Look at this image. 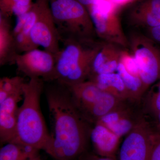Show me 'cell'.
<instances>
[{
    "mask_svg": "<svg viewBox=\"0 0 160 160\" xmlns=\"http://www.w3.org/2000/svg\"><path fill=\"white\" fill-rule=\"evenodd\" d=\"M88 8L98 37L119 47H129V38L124 33L120 20V9L110 0H103Z\"/></svg>",
    "mask_w": 160,
    "mask_h": 160,
    "instance_id": "5b68a950",
    "label": "cell"
},
{
    "mask_svg": "<svg viewBox=\"0 0 160 160\" xmlns=\"http://www.w3.org/2000/svg\"><path fill=\"white\" fill-rule=\"evenodd\" d=\"M155 132L144 119L126 136L119 150V160H149Z\"/></svg>",
    "mask_w": 160,
    "mask_h": 160,
    "instance_id": "ba28073f",
    "label": "cell"
},
{
    "mask_svg": "<svg viewBox=\"0 0 160 160\" xmlns=\"http://www.w3.org/2000/svg\"><path fill=\"white\" fill-rule=\"evenodd\" d=\"M122 50L119 46L103 42L93 60L89 78L97 75L117 72L120 62Z\"/></svg>",
    "mask_w": 160,
    "mask_h": 160,
    "instance_id": "4fadbf2b",
    "label": "cell"
},
{
    "mask_svg": "<svg viewBox=\"0 0 160 160\" xmlns=\"http://www.w3.org/2000/svg\"><path fill=\"white\" fill-rule=\"evenodd\" d=\"M45 82L30 78L23 87L22 104L19 107L16 136L11 142L21 143L46 152L51 142L41 106Z\"/></svg>",
    "mask_w": 160,
    "mask_h": 160,
    "instance_id": "7a4b0ae2",
    "label": "cell"
},
{
    "mask_svg": "<svg viewBox=\"0 0 160 160\" xmlns=\"http://www.w3.org/2000/svg\"><path fill=\"white\" fill-rule=\"evenodd\" d=\"M148 37L160 46V26L148 29Z\"/></svg>",
    "mask_w": 160,
    "mask_h": 160,
    "instance_id": "d4e9b609",
    "label": "cell"
},
{
    "mask_svg": "<svg viewBox=\"0 0 160 160\" xmlns=\"http://www.w3.org/2000/svg\"><path fill=\"white\" fill-rule=\"evenodd\" d=\"M129 46L140 68V77L146 91L160 79V46L147 36L133 33Z\"/></svg>",
    "mask_w": 160,
    "mask_h": 160,
    "instance_id": "8992f818",
    "label": "cell"
},
{
    "mask_svg": "<svg viewBox=\"0 0 160 160\" xmlns=\"http://www.w3.org/2000/svg\"><path fill=\"white\" fill-rule=\"evenodd\" d=\"M94 125L90 131L89 139L94 153L115 159L121 138L101 124L97 123Z\"/></svg>",
    "mask_w": 160,
    "mask_h": 160,
    "instance_id": "30bf717a",
    "label": "cell"
},
{
    "mask_svg": "<svg viewBox=\"0 0 160 160\" xmlns=\"http://www.w3.org/2000/svg\"><path fill=\"white\" fill-rule=\"evenodd\" d=\"M56 62L55 54L38 49L17 53L14 60V64L22 74L47 83L55 81Z\"/></svg>",
    "mask_w": 160,
    "mask_h": 160,
    "instance_id": "52a82bcc",
    "label": "cell"
},
{
    "mask_svg": "<svg viewBox=\"0 0 160 160\" xmlns=\"http://www.w3.org/2000/svg\"><path fill=\"white\" fill-rule=\"evenodd\" d=\"M12 29L9 21L1 14L0 17V66L14 64L17 54Z\"/></svg>",
    "mask_w": 160,
    "mask_h": 160,
    "instance_id": "2e32d148",
    "label": "cell"
},
{
    "mask_svg": "<svg viewBox=\"0 0 160 160\" xmlns=\"http://www.w3.org/2000/svg\"><path fill=\"white\" fill-rule=\"evenodd\" d=\"M45 87L51 131L46 153L56 160H78L87 152L91 128L67 86L51 82Z\"/></svg>",
    "mask_w": 160,
    "mask_h": 160,
    "instance_id": "6da1fadb",
    "label": "cell"
},
{
    "mask_svg": "<svg viewBox=\"0 0 160 160\" xmlns=\"http://www.w3.org/2000/svg\"><path fill=\"white\" fill-rule=\"evenodd\" d=\"M83 6H87V7L89 6L97 4L103 0H78Z\"/></svg>",
    "mask_w": 160,
    "mask_h": 160,
    "instance_id": "83f0119b",
    "label": "cell"
},
{
    "mask_svg": "<svg viewBox=\"0 0 160 160\" xmlns=\"http://www.w3.org/2000/svg\"><path fill=\"white\" fill-rule=\"evenodd\" d=\"M56 55L55 81L67 86L89 79L92 62L103 42L68 38Z\"/></svg>",
    "mask_w": 160,
    "mask_h": 160,
    "instance_id": "3957f363",
    "label": "cell"
},
{
    "mask_svg": "<svg viewBox=\"0 0 160 160\" xmlns=\"http://www.w3.org/2000/svg\"><path fill=\"white\" fill-rule=\"evenodd\" d=\"M78 160H116L112 158L104 157L95 153H89L86 152L79 158Z\"/></svg>",
    "mask_w": 160,
    "mask_h": 160,
    "instance_id": "484cf974",
    "label": "cell"
},
{
    "mask_svg": "<svg viewBox=\"0 0 160 160\" xmlns=\"http://www.w3.org/2000/svg\"><path fill=\"white\" fill-rule=\"evenodd\" d=\"M125 101L103 91L101 97L93 106L83 113L90 124H95L100 119L125 105Z\"/></svg>",
    "mask_w": 160,
    "mask_h": 160,
    "instance_id": "9a60e30c",
    "label": "cell"
},
{
    "mask_svg": "<svg viewBox=\"0 0 160 160\" xmlns=\"http://www.w3.org/2000/svg\"><path fill=\"white\" fill-rule=\"evenodd\" d=\"M50 9L61 41L94 39L97 35L89 12L78 0H53Z\"/></svg>",
    "mask_w": 160,
    "mask_h": 160,
    "instance_id": "277c9868",
    "label": "cell"
},
{
    "mask_svg": "<svg viewBox=\"0 0 160 160\" xmlns=\"http://www.w3.org/2000/svg\"><path fill=\"white\" fill-rule=\"evenodd\" d=\"M146 107L149 112L156 118L160 112V79L150 90Z\"/></svg>",
    "mask_w": 160,
    "mask_h": 160,
    "instance_id": "44dd1931",
    "label": "cell"
},
{
    "mask_svg": "<svg viewBox=\"0 0 160 160\" xmlns=\"http://www.w3.org/2000/svg\"><path fill=\"white\" fill-rule=\"evenodd\" d=\"M141 118H137L131 109L124 105L104 116L96 123L105 126L122 138L133 129Z\"/></svg>",
    "mask_w": 160,
    "mask_h": 160,
    "instance_id": "7c38bea8",
    "label": "cell"
},
{
    "mask_svg": "<svg viewBox=\"0 0 160 160\" xmlns=\"http://www.w3.org/2000/svg\"><path fill=\"white\" fill-rule=\"evenodd\" d=\"M156 118L157 119V126L158 130L157 132L160 133V112Z\"/></svg>",
    "mask_w": 160,
    "mask_h": 160,
    "instance_id": "f1b7e54d",
    "label": "cell"
},
{
    "mask_svg": "<svg viewBox=\"0 0 160 160\" xmlns=\"http://www.w3.org/2000/svg\"><path fill=\"white\" fill-rule=\"evenodd\" d=\"M67 87L82 114L96 102L103 92L95 83L90 80Z\"/></svg>",
    "mask_w": 160,
    "mask_h": 160,
    "instance_id": "5bb4252c",
    "label": "cell"
},
{
    "mask_svg": "<svg viewBox=\"0 0 160 160\" xmlns=\"http://www.w3.org/2000/svg\"><path fill=\"white\" fill-rule=\"evenodd\" d=\"M26 83L23 78L15 76L4 77L0 79V103L12 95L23 89Z\"/></svg>",
    "mask_w": 160,
    "mask_h": 160,
    "instance_id": "ffe728a7",
    "label": "cell"
},
{
    "mask_svg": "<svg viewBox=\"0 0 160 160\" xmlns=\"http://www.w3.org/2000/svg\"><path fill=\"white\" fill-rule=\"evenodd\" d=\"M110 1L119 9H121L122 7L132 4L135 2H138V1H139V0H110Z\"/></svg>",
    "mask_w": 160,
    "mask_h": 160,
    "instance_id": "4316f807",
    "label": "cell"
},
{
    "mask_svg": "<svg viewBox=\"0 0 160 160\" xmlns=\"http://www.w3.org/2000/svg\"><path fill=\"white\" fill-rule=\"evenodd\" d=\"M117 72L119 74L124 82L129 94V100L138 101L141 99L146 92L141 78L128 72L120 62Z\"/></svg>",
    "mask_w": 160,
    "mask_h": 160,
    "instance_id": "d6986e66",
    "label": "cell"
},
{
    "mask_svg": "<svg viewBox=\"0 0 160 160\" xmlns=\"http://www.w3.org/2000/svg\"><path fill=\"white\" fill-rule=\"evenodd\" d=\"M31 0H2V8L5 12L9 7L14 4H19L23 6L31 5Z\"/></svg>",
    "mask_w": 160,
    "mask_h": 160,
    "instance_id": "cb8c5ba5",
    "label": "cell"
},
{
    "mask_svg": "<svg viewBox=\"0 0 160 160\" xmlns=\"http://www.w3.org/2000/svg\"><path fill=\"white\" fill-rule=\"evenodd\" d=\"M23 89L0 103V142L1 144L11 142L16 136L19 107L23 100Z\"/></svg>",
    "mask_w": 160,
    "mask_h": 160,
    "instance_id": "9c48e42d",
    "label": "cell"
},
{
    "mask_svg": "<svg viewBox=\"0 0 160 160\" xmlns=\"http://www.w3.org/2000/svg\"><path fill=\"white\" fill-rule=\"evenodd\" d=\"M149 160H160V133H155Z\"/></svg>",
    "mask_w": 160,
    "mask_h": 160,
    "instance_id": "603a6c76",
    "label": "cell"
},
{
    "mask_svg": "<svg viewBox=\"0 0 160 160\" xmlns=\"http://www.w3.org/2000/svg\"><path fill=\"white\" fill-rule=\"evenodd\" d=\"M122 63L128 72L140 77V68L136 58L132 52L126 50H122L120 57Z\"/></svg>",
    "mask_w": 160,
    "mask_h": 160,
    "instance_id": "7402d4cb",
    "label": "cell"
},
{
    "mask_svg": "<svg viewBox=\"0 0 160 160\" xmlns=\"http://www.w3.org/2000/svg\"><path fill=\"white\" fill-rule=\"evenodd\" d=\"M133 26L151 29L160 26V0H139L129 14Z\"/></svg>",
    "mask_w": 160,
    "mask_h": 160,
    "instance_id": "8fae6325",
    "label": "cell"
},
{
    "mask_svg": "<svg viewBox=\"0 0 160 160\" xmlns=\"http://www.w3.org/2000/svg\"><path fill=\"white\" fill-rule=\"evenodd\" d=\"M92 81L102 91L108 92L123 101L129 100V94L122 78L118 73H106L91 77Z\"/></svg>",
    "mask_w": 160,
    "mask_h": 160,
    "instance_id": "e0dca14e",
    "label": "cell"
},
{
    "mask_svg": "<svg viewBox=\"0 0 160 160\" xmlns=\"http://www.w3.org/2000/svg\"><path fill=\"white\" fill-rule=\"evenodd\" d=\"M40 151L21 143H6L0 149V160H42Z\"/></svg>",
    "mask_w": 160,
    "mask_h": 160,
    "instance_id": "ac0fdd59",
    "label": "cell"
}]
</instances>
